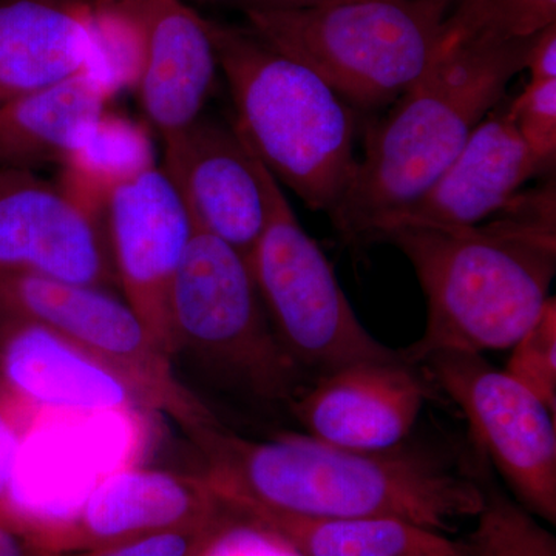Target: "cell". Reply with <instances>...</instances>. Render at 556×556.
<instances>
[{
	"mask_svg": "<svg viewBox=\"0 0 556 556\" xmlns=\"http://www.w3.org/2000/svg\"><path fill=\"white\" fill-rule=\"evenodd\" d=\"M155 166L148 129L108 110L62 161L60 182L76 199L104 214L112 190Z\"/></svg>",
	"mask_w": 556,
	"mask_h": 556,
	"instance_id": "44dd1931",
	"label": "cell"
},
{
	"mask_svg": "<svg viewBox=\"0 0 556 556\" xmlns=\"http://www.w3.org/2000/svg\"><path fill=\"white\" fill-rule=\"evenodd\" d=\"M424 556H463L459 546L453 548V551L439 552V554L424 555Z\"/></svg>",
	"mask_w": 556,
	"mask_h": 556,
	"instance_id": "d6a6232c",
	"label": "cell"
},
{
	"mask_svg": "<svg viewBox=\"0 0 556 556\" xmlns=\"http://www.w3.org/2000/svg\"><path fill=\"white\" fill-rule=\"evenodd\" d=\"M91 64L89 72L113 98L135 90L141 78L146 38L129 7L90 0Z\"/></svg>",
	"mask_w": 556,
	"mask_h": 556,
	"instance_id": "603a6c76",
	"label": "cell"
},
{
	"mask_svg": "<svg viewBox=\"0 0 556 556\" xmlns=\"http://www.w3.org/2000/svg\"><path fill=\"white\" fill-rule=\"evenodd\" d=\"M109 90L86 70L0 108V169L62 164L108 112Z\"/></svg>",
	"mask_w": 556,
	"mask_h": 556,
	"instance_id": "d6986e66",
	"label": "cell"
},
{
	"mask_svg": "<svg viewBox=\"0 0 556 556\" xmlns=\"http://www.w3.org/2000/svg\"><path fill=\"white\" fill-rule=\"evenodd\" d=\"M97 2H108V3H129V2H137V0H97Z\"/></svg>",
	"mask_w": 556,
	"mask_h": 556,
	"instance_id": "836d02e7",
	"label": "cell"
},
{
	"mask_svg": "<svg viewBox=\"0 0 556 556\" xmlns=\"http://www.w3.org/2000/svg\"><path fill=\"white\" fill-rule=\"evenodd\" d=\"M556 24V0H464L442 22L438 51L470 40L526 39Z\"/></svg>",
	"mask_w": 556,
	"mask_h": 556,
	"instance_id": "7402d4cb",
	"label": "cell"
},
{
	"mask_svg": "<svg viewBox=\"0 0 556 556\" xmlns=\"http://www.w3.org/2000/svg\"><path fill=\"white\" fill-rule=\"evenodd\" d=\"M25 530L10 519L0 518V556H46Z\"/></svg>",
	"mask_w": 556,
	"mask_h": 556,
	"instance_id": "f546056e",
	"label": "cell"
},
{
	"mask_svg": "<svg viewBox=\"0 0 556 556\" xmlns=\"http://www.w3.org/2000/svg\"><path fill=\"white\" fill-rule=\"evenodd\" d=\"M163 169L188 208L193 228L206 230L251 258L268 219L258 160L232 124L201 115L163 138Z\"/></svg>",
	"mask_w": 556,
	"mask_h": 556,
	"instance_id": "4fadbf2b",
	"label": "cell"
},
{
	"mask_svg": "<svg viewBox=\"0 0 556 556\" xmlns=\"http://www.w3.org/2000/svg\"><path fill=\"white\" fill-rule=\"evenodd\" d=\"M0 387L36 416L144 407L129 383L56 332L0 311Z\"/></svg>",
	"mask_w": 556,
	"mask_h": 556,
	"instance_id": "9a60e30c",
	"label": "cell"
},
{
	"mask_svg": "<svg viewBox=\"0 0 556 556\" xmlns=\"http://www.w3.org/2000/svg\"><path fill=\"white\" fill-rule=\"evenodd\" d=\"M0 273L119 288L104 214L33 170L0 169Z\"/></svg>",
	"mask_w": 556,
	"mask_h": 556,
	"instance_id": "30bf717a",
	"label": "cell"
},
{
	"mask_svg": "<svg viewBox=\"0 0 556 556\" xmlns=\"http://www.w3.org/2000/svg\"><path fill=\"white\" fill-rule=\"evenodd\" d=\"M420 367L463 409L519 506L555 525V413L481 354L444 351Z\"/></svg>",
	"mask_w": 556,
	"mask_h": 556,
	"instance_id": "9c48e42d",
	"label": "cell"
},
{
	"mask_svg": "<svg viewBox=\"0 0 556 556\" xmlns=\"http://www.w3.org/2000/svg\"><path fill=\"white\" fill-rule=\"evenodd\" d=\"M511 118L519 137L547 174L556 161V79L527 83L510 100Z\"/></svg>",
	"mask_w": 556,
	"mask_h": 556,
	"instance_id": "4316f807",
	"label": "cell"
},
{
	"mask_svg": "<svg viewBox=\"0 0 556 556\" xmlns=\"http://www.w3.org/2000/svg\"><path fill=\"white\" fill-rule=\"evenodd\" d=\"M426 369L404 356L358 362L314 380L289 402L305 434L354 452H387L412 433L433 396Z\"/></svg>",
	"mask_w": 556,
	"mask_h": 556,
	"instance_id": "5bb4252c",
	"label": "cell"
},
{
	"mask_svg": "<svg viewBox=\"0 0 556 556\" xmlns=\"http://www.w3.org/2000/svg\"><path fill=\"white\" fill-rule=\"evenodd\" d=\"M0 311L43 325L129 383L146 408L172 417L186 433L215 420L179 382L167 356L126 300L109 289L35 274L0 273Z\"/></svg>",
	"mask_w": 556,
	"mask_h": 556,
	"instance_id": "ba28073f",
	"label": "cell"
},
{
	"mask_svg": "<svg viewBox=\"0 0 556 556\" xmlns=\"http://www.w3.org/2000/svg\"><path fill=\"white\" fill-rule=\"evenodd\" d=\"M104 218L124 300L156 345L174 358L169 299L193 236L188 208L155 166L112 190Z\"/></svg>",
	"mask_w": 556,
	"mask_h": 556,
	"instance_id": "8fae6325",
	"label": "cell"
},
{
	"mask_svg": "<svg viewBox=\"0 0 556 556\" xmlns=\"http://www.w3.org/2000/svg\"><path fill=\"white\" fill-rule=\"evenodd\" d=\"M507 376L527 388L556 415V299L551 298L535 324L511 345Z\"/></svg>",
	"mask_w": 556,
	"mask_h": 556,
	"instance_id": "d4e9b609",
	"label": "cell"
},
{
	"mask_svg": "<svg viewBox=\"0 0 556 556\" xmlns=\"http://www.w3.org/2000/svg\"><path fill=\"white\" fill-rule=\"evenodd\" d=\"M547 174L519 137L504 98L486 113L459 155L412 206L372 237L397 225L470 228L510 203L530 179Z\"/></svg>",
	"mask_w": 556,
	"mask_h": 556,
	"instance_id": "2e32d148",
	"label": "cell"
},
{
	"mask_svg": "<svg viewBox=\"0 0 556 556\" xmlns=\"http://www.w3.org/2000/svg\"><path fill=\"white\" fill-rule=\"evenodd\" d=\"M243 13L260 38L313 70L358 112L393 104L424 78L447 17L434 0H345Z\"/></svg>",
	"mask_w": 556,
	"mask_h": 556,
	"instance_id": "5b68a950",
	"label": "cell"
},
{
	"mask_svg": "<svg viewBox=\"0 0 556 556\" xmlns=\"http://www.w3.org/2000/svg\"><path fill=\"white\" fill-rule=\"evenodd\" d=\"M226 511L229 507L204 475L124 470L98 482L67 517L24 530L43 551L72 556Z\"/></svg>",
	"mask_w": 556,
	"mask_h": 556,
	"instance_id": "7c38bea8",
	"label": "cell"
},
{
	"mask_svg": "<svg viewBox=\"0 0 556 556\" xmlns=\"http://www.w3.org/2000/svg\"><path fill=\"white\" fill-rule=\"evenodd\" d=\"M555 181L519 192L496 219L470 228L397 225L375 241L412 263L427 300L422 338L401 351L420 365L444 351L508 350L551 299L556 273Z\"/></svg>",
	"mask_w": 556,
	"mask_h": 556,
	"instance_id": "7a4b0ae2",
	"label": "cell"
},
{
	"mask_svg": "<svg viewBox=\"0 0 556 556\" xmlns=\"http://www.w3.org/2000/svg\"><path fill=\"white\" fill-rule=\"evenodd\" d=\"M484 504L463 556H556V540L530 511L479 479Z\"/></svg>",
	"mask_w": 556,
	"mask_h": 556,
	"instance_id": "cb8c5ba5",
	"label": "cell"
},
{
	"mask_svg": "<svg viewBox=\"0 0 556 556\" xmlns=\"http://www.w3.org/2000/svg\"><path fill=\"white\" fill-rule=\"evenodd\" d=\"M225 503L298 556H424L457 547L442 533L397 519L311 517L241 501Z\"/></svg>",
	"mask_w": 556,
	"mask_h": 556,
	"instance_id": "ffe728a7",
	"label": "cell"
},
{
	"mask_svg": "<svg viewBox=\"0 0 556 556\" xmlns=\"http://www.w3.org/2000/svg\"><path fill=\"white\" fill-rule=\"evenodd\" d=\"M46 556H60V555H54V554H51V552H47Z\"/></svg>",
	"mask_w": 556,
	"mask_h": 556,
	"instance_id": "e575fe53",
	"label": "cell"
},
{
	"mask_svg": "<svg viewBox=\"0 0 556 556\" xmlns=\"http://www.w3.org/2000/svg\"><path fill=\"white\" fill-rule=\"evenodd\" d=\"M237 519L239 517L236 511L229 507V511L217 518L170 527V529L124 541L115 546L72 556H203Z\"/></svg>",
	"mask_w": 556,
	"mask_h": 556,
	"instance_id": "484cf974",
	"label": "cell"
},
{
	"mask_svg": "<svg viewBox=\"0 0 556 556\" xmlns=\"http://www.w3.org/2000/svg\"><path fill=\"white\" fill-rule=\"evenodd\" d=\"M241 11L247 10H305L345 0H233Z\"/></svg>",
	"mask_w": 556,
	"mask_h": 556,
	"instance_id": "4dcf8cb0",
	"label": "cell"
},
{
	"mask_svg": "<svg viewBox=\"0 0 556 556\" xmlns=\"http://www.w3.org/2000/svg\"><path fill=\"white\" fill-rule=\"evenodd\" d=\"M108 3V2H105ZM135 11L146 38L141 78L135 91L161 138L203 115L219 70L207 21L182 0L119 3Z\"/></svg>",
	"mask_w": 556,
	"mask_h": 556,
	"instance_id": "e0dca14e",
	"label": "cell"
},
{
	"mask_svg": "<svg viewBox=\"0 0 556 556\" xmlns=\"http://www.w3.org/2000/svg\"><path fill=\"white\" fill-rule=\"evenodd\" d=\"M189 437L225 501L311 517L397 519L438 533L484 504L479 478L424 450L354 452L295 433L251 441L217 419Z\"/></svg>",
	"mask_w": 556,
	"mask_h": 556,
	"instance_id": "6da1fadb",
	"label": "cell"
},
{
	"mask_svg": "<svg viewBox=\"0 0 556 556\" xmlns=\"http://www.w3.org/2000/svg\"><path fill=\"white\" fill-rule=\"evenodd\" d=\"M36 417L0 387V518H10L11 489L17 460Z\"/></svg>",
	"mask_w": 556,
	"mask_h": 556,
	"instance_id": "83f0119b",
	"label": "cell"
},
{
	"mask_svg": "<svg viewBox=\"0 0 556 556\" xmlns=\"http://www.w3.org/2000/svg\"><path fill=\"white\" fill-rule=\"evenodd\" d=\"M525 70H529L532 83L556 79V24L538 33L527 53Z\"/></svg>",
	"mask_w": 556,
	"mask_h": 556,
	"instance_id": "f1b7e54d",
	"label": "cell"
},
{
	"mask_svg": "<svg viewBox=\"0 0 556 556\" xmlns=\"http://www.w3.org/2000/svg\"><path fill=\"white\" fill-rule=\"evenodd\" d=\"M90 0H0V108L89 70Z\"/></svg>",
	"mask_w": 556,
	"mask_h": 556,
	"instance_id": "ac0fdd59",
	"label": "cell"
},
{
	"mask_svg": "<svg viewBox=\"0 0 556 556\" xmlns=\"http://www.w3.org/2000/svg\"><path fill=\"white\" fill-rule=\"evenodd\" d=\"M470 40L438 51L424 78L368 127L364 159L332 225L351 244L371 243L448 169L526 68L533 39Z\"/></svg>",
	"mask_w": 556,
	"mask_h": 556,
	"instance_id": "3957f363",
	"label": "cell"
},
{
	"mask_svg": "<svg viewBox=\"0 0 556 556\" xmlns=\"http://www.w3.org/2000/svg\"><path fill=\"white\" fill-rule=\"evenodd\" d=\"M206 21L236 108L237 134L278 185L331 217L357 169L356 110L251 28Z\"/></svg>",
	"mask_w": 556,
	"mask_h": 556,
	"instance_id": "277c9868",
	"label": "cell"
},
{
	"mask_svg": "<svg viewBox=\"0 0 556 556\" xmlns=\"http://www.w3.org/2000/svg\"><path fill=\"white\" fill-rule=\"evenodd\" d=\"M169 316L175 354L188 351L255 397L289 405L308 387L278 345L248 258L206 230L193 228Z\"/></svg>",
	"mask_w": 556,
	"mask_h": 556,
	"instance_id": "52a82bcc",
	"label": "cell"
},
{
	"mask_svg": "<svg viewBox=\"0 0 556 556\" xmlns=\"http://www.w3.org/2000/svg\"><path fill=\"white\" fill-rule=\"evenodd\" d=\"M258 164L268 219L249 265L278 345L308 383L358 362L401 357L361 324L327 255Z\"/></svg>",
	"mask_w": 556,
	"mask_h": 556,
	"instance_id": "8992f818",
	"label": "cell"
},
{
	"mask_svg": "<svg viewBox=\"0 0 556 556\" xmlns=\"http://www.w3.org/2000/svg\"><path fill=\"white\" fill-rule=\"evenodd\" d=\"M434 2H437L438 5H441L445 11H448L455 9V7L459 5L464 0H434Z\"/></svg>",
	"mask_w": 556,
	"mask_h": 556,
	"instance_id": "1f68e13d",
	"label": "cell"
}]
</instances>
